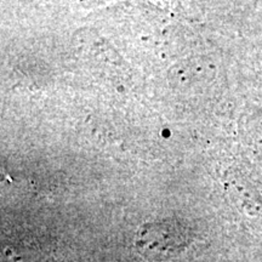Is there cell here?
I'll return each mask as SVG.
<instances>
[{
  "label": "cell",
  "mask_w": 262,
  "mask_h": 262,
  "mask_svg": "<svg viewBox=\"0 0 262 262\" xmlns=\"http://www.w3.org/2000/svg\"><path fill=\"white\" fill-rule=\"evenodd\" d=\"M191 244V229L176 220H162L142 225L135 237L141 256L152 262H164L179 256Z\"/></svg>",
  "instance_id": "6da1fadb"
}]
</instances>
